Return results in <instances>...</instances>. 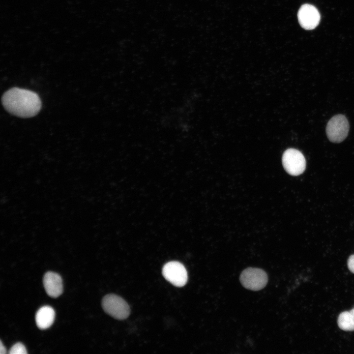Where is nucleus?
Returning a JSON list of instances; mask_svg holds the SVG:
<instances>
[{"label": "nucleus", "mask_w": 354, "mask_h": 354, "mask_svg": "<svg viewBox=\"0 0 354 354\" xmlns=\"http://www.w3.org/2000/svg\"><path fill=\"white\" fill-rule=\"evenodd\" d=\"M4 108L10 114L22 118H30L36 115L41 107L38 95L33 91L12 88L2 96Z\"/></svg>", "instance_id": "nucleus-1"}, {"label": "nucleus", "mask_w": 354, "mask_h": 354, "mask_svg": "<svg viewBox=\"0 0 354 354\" xmlns=\"http://www.w3.org/2000/svg\"><path fill=\"white\" fill-rule=\"evenodd\" d=\"M102 306L106 313L119 320L126 319L130 313L127 302L122 298L115 294L105 295L102 300Z\"/></svg>", "instance_id": "nucleus-2"}, {"label": "nucleus", "mask_w": 354, "mask_h": 354, "mask_svg": "<svg viewBox=\"0 0 354 354\" xmlns=\"http://www.w3.org/2000/svg\"><path fill=\"white\" fill-rule=\"evenodd\" d=\"M240 281L244 288L259 291L266 286L268 277L266 272L261 268L249 267L241 272Z\"/></svg>", "instance_id": "nucleus-3"}, {"label": "nucleus", "mask_w": 354, "mask_h": 354, "mask_svg": "<svg viewBox=\"0 0 354 354\" xmlns=\"http://www.w3.org/2000/svg\"><path fill=\"white\" fill-rule=\"evenodd\" d=\"M349 124L347 118L342 115L333 117L328 122L326 132L328 139L333 143L342 142L347 136Z\"/></svg>", "instance_id": "nucleus-4"}, {"label": "nucleus", "mask_w": 354, "mask_h": 354, "mask_svg": "<svg viewBox=\"0 0 354 354\" xmlns=\"http://www.w3.org/2000/svg\"><path fill=\"white\" fill-rule=\"evenodd\" d=\"M282 163L286 172L292 176H298L306 168V160L302 153L294 148H289L284 152Z\"/></svg>", "instance_id": "nucleus-5"}, {"label": "nucleus", "mask_w": 354, "mask_h": 354, "mask_svg": "<svg viewBox=\"0 0 354 354\" xmlns=\"http://www.w3.org/2000/svg\"><path fill=\"white\" fill-rule=\"evenodd\" d=\"M164 278L176 287H182L187 281V273L184 266L177 261H171L162 268Z\"/></svg>", "instance_id": "nucleus-6"}, {"label": "nucleus", "mask_w": 354, "mask_h": 354, "mask_svg": "<svg viewBox=\"0 0 354 354\" xmlns=\"http://www.w3.org/2000/svg\"><path fill=\"white\" fill-rule=\"evenodd\" d=\"M297 17L300 26L307 30L315 28L320 20L318 10L315 6L309 4H305L300 7Z\"/></svg>", "instance_id": "nucleus-7"}, {"label": "nucleus", "mask_w": 354, "mask_h": 354, "mask_svg": "<svg viewBox=\"0 0 354 354\" xmlns=\"http://www.w3.org/2000/svg\"><path fill=\"white\" fill-rule=\"evenodd\" d=\"M43 285L48 295L56 298L62 293L63 286L60 276L55 272L49 271L44 276Z\"/></svg>", "instance_id": "nucleus-8"}, {"label": "nucleus", "mask_w": 354, "mask_h": 354, "mask_svg": "<svg viewBox=\"0 0 354 354\" xmlns=\"http://www.w3.org/2000/svg\"><path fill=\"white\" fill-rule=\"evenodd\" d=\"M55 317V311L49 306H44L39 308L35 315V321L37 327L40 329L49 328L53 323Z\"/></svg>", "instance_id": "nucleus-9"}, {"label": "nucleus", "mask_w": 354, "mask_h": 354, "mask_svg": "<svg viewBox=\"0 0 354 354\" xmlns=\"http://www.w3.org/2000/svg\"><path fill=\"white\" fill-rule=\"evenodd\" d=\"M337 323L339 328L343 330H354V316L350 311H344L340 313Z\"/></svg>", "instance_id": "nucleus-10"}, {"label": "nucleus", "mask_w": 354, "mask_h": 354, "mask_svg": "<svg viewBox=\"0 0 354 354\" xmlns=\"http://www.w3.org/2000/svg\"><path fill=\"white\" fill-rule=\"evenodd\" d=\"M10 354H26L27 352L25 346L21 343L15 344L10 349Z\"/></svg>", "instance_id": "nucleus-11"}, {"label": "nucleus", "mask_w": 354, "mask_h": 354, "mask_svg": "<svg viewBox=\"0 0 354 354\" xmlns=\"http://www.w3.org/2000/svg\"><path fill=\"white\" fill-rule=\"evenodd\" d=\"M348 267L349 270L354 273V255L349 257L347 262Z\"/></svg>", "instance_id": "nucleus-12"}, {"label": "nucleus", "mask_w": 354, "mask_h": 354, "mask_svg": "<svg viewBox=\"0 0 354 354\" xmlns=\"http://www.w3.org/2000/svg\"><path fill=\"white\" fill-rule=\"evenodd\" d=\"M6 353V349L3 345L2 342L0 341V354H5Z\"/></svg>", "instance_id": "nucleus-13"}, {"label": "nucleus", "mask_w": 354, "mask_h": 354, "mask_svg": "<svg viewBox=\"0 0 354 354\" xmlns=\"http://www.w3.org/2000/svg\"><path fill=\"white\" fill-rule=\"evenodd\" d=\"M351 313L354 316V308L350 311Z\"/></svg>", "instance_id": "nucleus-14"}]
</instances>
